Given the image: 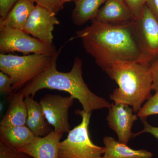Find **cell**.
I'll return each instance as SVG.
<instances>
[{
  "label": "cell",
  "mask_w": 158,
  "mask_h": 158,
  "mask_svg": "<svg viewBox=\"0 0 158 158\" xmlns=\"http://www.w3.org/2000/svg\"><path fill=\"white\" fill-rule=\"evenodd\" d=\"M36 137L27 125L0 126V140L8 145L20 148L32 142Z\"/></svg>",
  "instance_id": "obj_17"
},
{
  "label": "cell",
  "mask_w": 158,
  "mask_h": 158,
  "mask_svg": "<svg viewBox=\"0 0 158 158\" xmlns=\"http://www.w3.org/2000/svg\"><path fill=\"white\" fill-rule=\"evenodd\" d=\"M58 58L39 75L27 84L18 91L25 98L28 96L34 98L39 90L44 89L57 90L69 94L77 99L81 105L83 110L92 113L94 110L110 108L111 104L103 98L94 94L88 88L83 79V61L76 57L72 68L67 73L57 70L56 62Z\"/></svg>",
  "instance_id": "obj_2"
},
{
  "label": "cell",
  "mask_w": 158,
  "mask_h": 158,
  "mask_svg": "<svg viewBox=\"0 0 158 158\" xmlns=\"http://www.w3.org/2000/svg\"><path fill=\"white\" fill-rule=\"evenodd\" d=\"M37 5L47 9L57 14L63 8L64 4L61 0H32Z\"/></svg>",
  "instance_id": "obj_21"
},
{
  "label": "cell",
  "mask_w": 158,
  "mask_h": 158,
  "mask_svg": "<svg viewBox=\"0 0 158 158\" xmlns=\"http://www.w3.org/2000/svg\"><path fill=\"white\" fill-rule=\"evenodd\" d=\"M57 51L55 46L49 45L35 37H31L23 30L14 28L0 29V52H19L53 55Z\"/></svg>",
  "instance_id": "obj_6"
},
{
  "label": "cell",
  "mask_w": 158,
  "mask_h": 158,
  "mask_svg": "<svg viewBox=\"0 0 158 158\" xmlns=\"http://www.w3.org/2000/svg\"><path fill=\"white\" fill-rule=\"evenodd\" d=\"M142 123L144 126V129L141 131L136 133H133V138L137 137L144 133H149L158 140V127L152 126L149 124L146 119H141Z\"/></svg>",
  "instance_id": "obj_24"
},
{
  "label": "cell",
  "mask_w": 158,
  "mask_h": 158,
  "mask_svg": "<svg viewBox=\"0 0 158 158\" xmlns=\"http://www.w3.org/2000/svg\"><path fill=\"white\" fill-rule=\"evenodd\" d=\"M140 49L151 63L158 56V20L147 5L133 22Z\"/></svg>",
  "instance_id": "obj_7"
},
{
  "label": "cell",
  "mask_w": 158,
  "mask_h": 158,
  "mask_svg": "<svg viewBox=\"0 0 158 158\" xmlns=\"http://www.w3.org/2000/svg\"><path fill=\"white\" fill-rule=\"evenodd\" d=\"M137 115L141 120L148 116L158 115V92L152 95L139 110Z\"/></svg>",
  "instance_id": "obj_19"
},
{
  "label": "cell",
  "mask_w": 158,
  "mask_h": 158,
  "mask_svg": "<svg viewBox=\"0 0 158 158\" xmlns=\"http://www.w3.org/2000/svg\"><path fill=\"white\" fill-rule=\"evenodd\" d=\"M106 117L109 127L116 133L118 141L127 144L133 138L131 129L138 115L134 114L132 108L124 104L112 103Z\"/></svg>",
  "instance_id": "obj_10"
},
{
  "label": "cell",
  "mask_w": 158,
  "mask_h": 158,
  "mask_svg": "<svg viewBox=\"0 0 158 158\" xmlns=\"http://www.w3.org/2000/svg\"><path fill=\"white\" fill-rule=\"evenodd\" d=\"M152 78V90L158 92V56L150 63Z\"/></svg>",
  "instance_id": "obj_25"
},
{
  "label": "cell",
  "mask_w": 158,
  "mask_h": 158,
  "mask_svg": "<svg viewBox=\"0 0 158 158\" xmlns=\"http://www.w3.org/2000/svg\"><path fill=\"white\" fill-rule=\"evenodd\" d=\"M104 158H152L153 154L145 149L135 150L110 136L103 139Z\"/></svg>",
  "instance_id": "obj_16"
},
{
  "label": "cell",
  "mask_w": 158,
  "mask_h": 158,
  "mask_svg": "<svg viewBox=\"0 0 158 158\" xmlns=\"http://www.w3.org/2000/svg\"><path fill=\"white\" fill-rule=\"evenodd\" d=\"M74 98L70 96L47 94L39 103L42 106L47 121L55 131L68 133L70 131L69 122V110L73 106Z\"/></svg>",
  "instance_id": "obj_8"
},
{
  "label": "cell",
  "mask_w": 158,
  "mask_h": 158,
  "mask_svg": "<svg viewBox=\"0 0 158 158\" xmlns=\"http://www.w3.org/2000/svg\"><path fill=\"white\" fill-rule=\"evenodd\" d=\"M146 5L158 20V0H148Z\"/></svg>",
  "instance_id": "obj_27"
},
{
  "label": "cell",
  "mask_w": 158,
  "mask_h": 158,
  "mask_svg": "<svg viewBox=\"0 0 158 158\" xmlns=\"http://www.w3.org/2000/svg\"><path fill=\"white\" fill-rule=\"evenodd\" d=\"M25 101L27 110L26 125L36 137L48 135L52 131L47 121L41 105L30 96L25 98Z\"/></svg>",
  "instance_id": "obj_13"
},
{
  "label": "cell",
  "mask_w": 158,
  "mask_h": 158,
  "mask_svg": "<svg viewBox=\"0 0 158 158\" xmlns=\"http://www.w3.org/2000/svg\"><path fill=\"white\" fill-rule=\"evenodd\" d=\"M91 113L77 110L81 122L70 130L67 138L59 144L58 158H104V147L94 144L89 135V127Z\"/></svg>",
  "instance_id": "obj_5"
},
{
  "label": "cell",
  "mask_w": 158,
  "mask_h": 158,
  "mask_svg": "<svg viewBox=\"0 0 158 158\" xmlns=\"http://www.w3.org/2000/svg\"><path fill=\"white\" fill-rule=\"evenodd\" d=\"M56 15L45 8L36 5L23 31L48 45H53L52 32L55 26L60 24Z\"/></svg>",
  "instance_id": "obj_9"
},
{
  "label": "cell",
  "mask_w": 158,
  "mask_h": 158,
  "mask_svg": "<svg viewBox=\"0 0 158 158\" xmlns=\"http://www.w3.org/2000/svg\"><path fill=\"white\" fill-rule=\"evenodd\" d=\"M61 2H62V3H63V4H64L65 3L69 2H75V1H76L77 0H61Z\"/></svg>",
  "instance_id": "obj_28"
},
{
  "label": "cell",
  "mask_w": 158,
  "mask_h": 158,
  "mask_svg": "<svg viewBox=\"0 0 158 158\" xmlns=\"http://www.w3.org/2000/svg\"><path fill=\"white\" fill-rule=\"evenodd\" d=\"M19 0H0V19L4 18Z\"/></svg>",
  "instance_id": "obj_26"
},
{
  "label": "cell",
  "mask_w": 158,
  "mask_h": 158,
  "mask_svg": "<svg viewBox=\"0 0 158 158\" xmlns=\"http://www.w3.org/2000/svg\"><path fill=\"white\" fill-rule=\"evenodd\" d=\"M133 21L114 25L94 19L90 26L77 31V37L81 40L86 53L105 72L117 62L140 61L151 63L138 45Z\"/></svg>",
  "instance_id": "obj_1"
},
{
  "label": "cell",
  "mask_w": 158,
  "mask_h": 158,
  "mask_svg": "<svg viewBox=\"0 0 158 158\" xmlns=\"http://www.w3.org/2000/svg\"><path fill=\"white\" fill-rule=\"evenodd\" d=\"M9 107L0 123L3 126H21L26 125L27 110L25 98L18 91L9 95Z\"/></svg>",
  "instance_id": "obj_14"
},
{
  "label": "cell",
  "mask_w": 158,
  "mask_h": 158,
  "mask_svg": "<svg viewBox=\"0 0 158 158\" xmlns=\"http://www.w3.org/2000/svg\"><path fill=\"white\" fill-rule=\"evenodd\" d=\"M13 81L10 77L3 72H0V92L2 94L14 93L12 89Z\"/></svg>",
  "instance_id": "obj_22"
},
{
  "label": "cell",
  "mask_w": 158,
  "mask_h": 158,
  "mask_svg": "<svg viewBox=\"0 0 158 158\" xmlns=\"http://www.w3.org/2000/svg\"><path fill=\"white\" fill-rule=\"evenodd\" d=\"M63 135L61 132L53 130L45 136L36 137L19 149L33 158H58L59 144Z\"/></svg>",
  "instance_id": "obj_11"
},
{
  "label": "cell",
  "mask_w": 158,
  "mask_h": 158,
  "mask_svg": "<svg viewBox=\"0 0 158 158\" xmlns=\"http://www.w3.org/2000/svg\"><path fill=\"white\" fill-rule=\"evenodd\" d=\"M124 1L136 19L141 14L148 0H124Z\"/></svg>",
  "instance_id": "obj_23"
},
{
  "label": "cell",
  "mask_w": 158,
  "mask_h": 158,
  "mask_svg": "<svg viewBox=\"0 0 158 158\" xmlns=\"http://www.w3.org/2000/svg\"><path fill=\"white\" fill-rule=\"evenodd\" d=\"M63 47V46H61L53 55L33 54L19 56L0 54V70L12 79L14 93L46 69L58 58Z\"/></svg>",
  "instance_id": "obj_4"
},
{
  "label": "cell",
  "mask_w": 158,
  "mask_h": 158,
  "mask_svg": "<svg viewBox=\"0 0 158 158\" xmlns=\"http://www.w3.org/2000/svg\"><path fill=\"white\" fill-rule=\"evenodd\" d=\"M106 72L118 86L110 94V99L115 103L131 106L134 113H138L143 103L152 96L150 63L140 61L117 62Z\"/></svg>",
  "instance_id": "obj_3"
},
{
  "label": "cell",
  "mask_w": 158,
  "mask_h": 158,
  "mask_svg": "<svg viewBox=\"0 0 158 158\" xmlns=\"http://www.w3.org/2000/svg\"><path fill=\"white\" fill-rule=\"evenodd\" d=\"M32 0H19L3 19H0V29L23 30L29 16L35 7Z\"/></svg>",
  "instance_id": "obj_15"
},
{
  "label": "cell",
  "mask_w": 158,
  "mask_h": 158,
  "mask_svg": "<svg viewBox=\"0 0 158 158\" xmlns=\"http://www.w3.org/2000/svg\"><path fill=\"white\" fill-rule=\"evenodd\" d=\"M135 19L124 0H106L95 19L105 23L117 25L132 22Z\"/></svg>",
  "instance_id": "obj_12"
},
{
  "label": "cell",
  "mask_w": 158,
  "mask_h": 158,
  "mask_svg": "<svg viewBox=\"0 0 158 158\" xmlns=\"http://www.w3.org/2000/svg\"><path fill=\"white\" fill-rule=\"evenodd\" d=\"M106 0H77L71 19L75 25L81 26L96 18L100 7Z\"/></svg>",
  "instance_id": "obj_18"
},
{
  "label": "cell",
  "mask_w": 158,
  "mask_h": 158,
  "mask_svg": "<svg viewBox=\"0 0 158 158\" xmlns=\"http://www.w3.org/2000/svg\"><path fill=\"white\" fill-rule=\"evenodd\" d=\"M0 158H31V157L0 140Z\"/></svg>",
  "instance_id": "obj_20"
}]
</instances>
